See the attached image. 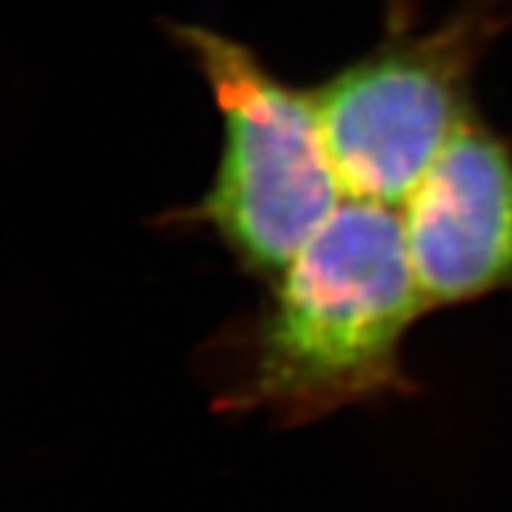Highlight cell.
<instances>
[{
  "mask_svg": "<svg viewBox=\"0 0 512 512\" xmlns=\"http://www.w3.org/2000/svg\"><path fill=\"white\" fill-rule=\"evenodd\" d=\"M424 314L400 209L345 199L233 332L217 405L296 426L413 395L403 345Z\"/></svg>",
  "mask_w": 512,
  "mask_h": 512,
  "instance_id": "1",
  "label": "cell"
},
{
  "mask_svg": "<svg viewBox=\"0 0 512 512\" xmlns=\"http://www.w3.org/2000/svg\"><path fill=\"white\" fill-rule=\"evenodd\" d=\"M165 29L212 92L223 147L207 191L162 225L204 230L243 275L270 285L348 199L314 89L280 79L254 48L217 29Z\"/></svg>",
  "mask_w": 512,
  "mask_h": 512,
  "instance_id": "2",
  "label": "cell"
},
{
  "mask_svg": "<svg viewBox=\"0 0 512 512\" xmlns=\"http://www.w3.org/2000/svg\"><path fill=\"white\" fill-rule=\"evenodd\" d=\"M512 19L510 0H465L418 29L413 0H390L382 40L314 87L348 199L400 209L473 113V79Z\"/></svg>",
  "mask_w": 512,
  "mask_h": 512,
  "instance_id": "3",
  "label": "cell"
},
{
  "mask_svg": "<svg viewBox=\"0 0 512 512\" xmlns=\"http://www.w3.org/2000/svg\"><path fill=\"white\" fill-rule=\"evenodd\" d=\"M426 314L512 290V144L473 113L400 207Z\"/></svg>",
  "mask_w": 512,
  "mask_h": 512,
  "instance_id": "4",
  "label": "cell"
}]
</instances>
